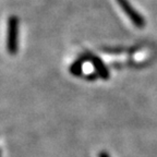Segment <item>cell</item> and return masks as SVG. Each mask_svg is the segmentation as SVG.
<instances>
[{"mask_svg":"<svg viewBox=\"0 0 157 157\" xmlns=\"http://www.w3.org/2000/svg\"><path fill=\"white\" fill-rule=\"evenodd\" d=\"M7 49L10 55H15L19 50V17L15 15L8 20Z\"/></svg>","mask_w":157,"mask_h":157,"instance_id":"obj_1","label":"cell"},{"mask_svg":"<svg viewBox=\"0 0 157 157\" xmlns=\"http://www.w3.org/2000/svg\"><path fill=\"white\" fill-rule=\"evenodd\" d=\"M116 2L119 5L123 12L125 13L129 20L136 26L137 29H143L145 26V20L136 10L133 8V6L129 2V0H116Z\"/></svg>","mask_w":157,"mask_h":157,"instance_id":"obj_2","label":"cell"},{"mask_svg":"<svg viewBox=\"0 0 157 157\" xmlns=\"http://www.w3.org/2000/svg\"><path fill=\"white\" fill-rule=\"evenodd\" d=\"M90 61L95 67L96 71H97L98 75L101 76V78H103L104 80H107V78H109V71H108V69H107V67L105 66V63L101 61V58H98V57H96V56H91Z\"/></svg>","mask_w":157,"mask_h":157,"instance_id":"obj_3","label":"cell"},{"mask_svg":"<svg viewBox=\"0 0 157 157\" xmlns=\"http://www.w3.org/2000/svg\"><path fill=\"white\" fill-rule=\"evenodd\" d=\"M92 55L90 52H84L82 56H80L78 59H76L75 61L72 63V66L70 67V72H71L73 75L78 76L82 73V66H83L84 61L86 60H90Z\"/></svg>","mask_w":157,"mask_h":157,"instance_id":"obj_4","label":"cell"}]
</instances>
